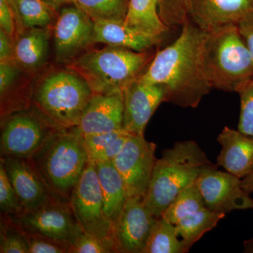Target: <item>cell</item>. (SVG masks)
I'll return each mask as SVG.
<instances>
[{
  "mask_svg": "<svg viewBox=\"0 0 253 253\" xmlns=\"http://www.w3.org/2000/svg\"><path fill=\"white\" fill-rule=\"evenodd\" d=\"M181 28L177 39L155 54L138 79L164 86L166 102L195 109L212 89L205 74L203 61L207 33L190 18Z\"/></svg>",
  "mask_w": 253,
  "mask_h": 253,
  "instance_id": "6da1fadb",
  "label": "cell"
},
{
  "mask_svg": "<svg viewBox=\"0 0 253 253\" xmlns=\"http://www.w3.org/2000/svg\"><path fill=\"white\" fill-rule=\"evenodd\" d=\"M211 165L196 141H177L156 160L144 202L149 212L161 217L183 190L194 183L205 168Z\"/></svg>",
  "mask_w": 253,
  "mask_h": 253,
  "instance_id": "7a4b0ae2",
  "label": "cell"
},
{
  "mask_svg": "<svg viewBox=\"0 0 253 253\" xmlns=\"http://www.w3.org/2000/svg\"><path fill=\"white\" fill-rule=\"evenodd\" d=\"M154 56L147 51L107 46L86 50L67 68L86 82L93 94H113L123 92L144 72Z\"/></svg>",
  "mask_w": 253,
  "mask_h": 253,
  "instance_id": "3957f363",
  "label": "cell"
},
{
  "mask_svg": "<svg viewBox=\"0 0 253 253\" xmlns=\"http://www.w3.org/2000/svg\"><path fill=\"white\" fill-rule=\"evenodd\" d=\"M204 72L212 89L236 92L253 78V61L237 25L207 33L203 53Z\"/></svg>",
  "mask_w": 253,
  "mask_h": 253,
  "instance_id": "277c9868",
  "label": "cell"
},
{
  "mask_svg": "<svg viewBox=\"0 0 253 253\" xmlns=\"http://www.w3.org/2000/svg\"><path fill=\"white\" fill-rule=\"evenodd\" d=\"M31 158L51 192L68 200L88 162L77 126L60 128Z\"/></svg>",
  "mask_w": 253,
  "mask_h": 253,
  "instance_id": "5b68a950",
  "label": "cell"
},
{
  "mask_svg": "<svg viewBox=\"0 0 253 253\" xmlns=\"http://www.w3.org/2000/svg\"><path fill=\"white\" fill-rule=\"evenodd\" d=\"M92 96L86 82L68 69L46 76L35 91L33 104L55 126L71 128L79 124Z\"/></svg>",
  "mask_w": 253,
  "mask_h": 253,
  "instance_id": "8992f818",
  "label": "cell"
},
{
  "mask_svg": "<svg viewBox=\"0 0 253 253\" xmlns=\"http://www.w3.org/2000/svg\"><path fill=\"white\" fill-rule=\"evenodd\" d=\"M59 129L38 110L9 115L1 124V156L33 158Z\"/></svg>",
  "mask_w": 253,
  "mask_h": 253,
  "instance_id": "52a82bcc",
  "label": "cell"
},
{
  "mask_svg": "<svg viewBox=\"0 0 253 253\" xmlns=\"http://www.w3.org/2000/svg\"><path fill=\"white\" fill-rule=\"evenodd\" d=\"M69 204L82 230L113 241L114 227L104 212L96 163L90 161L86 163L81 179L70 196Z\"/></svg>",
  "mask_w": 253,
  "mask_h": 253,
  "instance_id": "ba28073f",
  "label": "cell"
},
{
  "mask_svg": "<svg viewBox=\"0 0 253 253\" xmlns=\"http://www.w3.org/2000/svg\"><path fill=\"white\" fill-rule=\"evenodd\" d=\"M5 216L25 230L59 241L70 242L82 231L71 210L69 200L58 196L33 209L24 211L16 215Z\"/></svg>",
  "mask_w": 253,
  "mask_h": 253,
  "instance_id": "9c48e42d",
  "label": "cell"
},
{
  "mask_svg": "<svg viewBox=\"0 0 253 253\" xmlns=\"http://www.w3.org/2000/svg\"><path fill=\"white\" fill-rule=\"evenodd\" d=\"M156 144L144 135L131 134L113 163L122 176L128 197L144 199L154 170Z\"/></svg>",
  "mask_w": 253,
  "mask_h": 253,
  "instance_id": "30bf717a",
  "label": "cell"
},
{
  "mask_svg": "<svg viewBox=\"0 0 253 253\" xmlns=\"http://www.w3.org/2000/svg\"><path fill=\"white\" fill-rule=\"evenodd\" d=\"M206 207L224 213L253 209V199L241 186V179L227 172L217 170L212 164L200 173L196 181Z\"/></svg>",
  "mask_w": 253,
  "mask_h": 253,
  "instance_id": "8fae6325",
  "label": "cell"
},
{
  "mask_svg": "<svg viewBox=\"0 0 253 253\" xmlns=\"http://www.w3.org/2000/svg\"><path fill=\"white\" fill-rule=\"evenodd\" d=\"M94 23L78 6L61 10L54 29L56 59L71 63L94 43Z\"/></svg>",
  "mask_w": 253,
  "mask_h": 253,
  "instance_id": "7c38bea8",
  "label": "cell"
},
{
  "mask_svg": "<svg viewBox=\"0 0 253 253\" xmlns=\"http://www.w3.org/2000/svg\"><path fill=\"white\" fill-rule=\"evenodd\" d=\"M158 217H154L141 197H128L113 231L116 253H143Z\"/></svg>",
  "mask_w": 253,
  "mask_h": 253,
  "instance_id": "4fadbf2b",
  "label": "cell"
},
{
  "mask_svg": "<svg viewBox=\"0 0 253 253\" xmlns=\"http://www.w3.org/2000/svg\"><path fill=\"white\" fill-rule=\"evenodd\" d=\"M124 117L123 129L132 134L144 135L150 119L159 105L166 102L167 91L161 84H147L139 79L123 90Z\"/></svg>",
  "mask_w": 253,
  "mask_h": 253,
  "instance_id": "5bb4252c",
  "label": "cell"
},
{
  "mask_svg": "<svg viewBox=\"0 0 253 253\" xmlns=\"http://www.w3.org/2000/svg\"><path fill=\"white\" fill-rule=\"evenodd\" d=\"M0 162L24 211L38 207L56 196L49 189L32 158L1 156Z\"/></svg>",
  "mask_w": 253,
  "mask_h": 253,
  "instance_id": "9a60e30c",
  "label": "cell"
},
{
  "mask_svg": "<svg viewBox=\"0 0 253 253\" xmlns=\"http://www.w3.org/2000/svg\"><path fill=\"white\" fill-rule=\"evenodd\" d=\"M189 18L206 33L238 25L253 14V0H189Z\"/></svg>",
  "mask_w": 253,
  "mask_h": 253,
  "instance_id": "2e32d148",
  "label": "cell"
},
{
  "mask_svg": "<svg viewBox=\"0 0 253 253\" xmlns=\"http://www.w3.org/2000/svg\"><path fill=\"white\" fill-rule=\"evenodd\" d=\"M124 117L123 92L93 94L77 126L83 134L121 130Z\"/></svg>",
  "mask_w": 253,
  "mask_h": 253,
  "instance_id": "e0dca14e",
  "label": "cell"
},
{
  "mask_svg": "<svg viewBox=\"0 0 253 253\" xmlns=\"http://www.w3.org/2000/svg\"><path fill=\"white\" fill-rule=\"evenodd\" d=\"M221 149L217 165L244 179L253 171V137L225 126L217 136Z\"/></svg>",
  "mask_w": 253,
  "mask_h": 253,
  "instance_id": "ac0fdd59",
  "label": "cell"
},
{
  "mask_svg": "<svg viewBox=\"0 0 253 253\" xmlns=\"http://www.w3.org/2000/svg\"><path fill=\"white\" fill-rule=\"evenodd\" d=\"M94 23V43L144 51L162 41L127 27L124 21H101Z\"/></svg>",
  "mask_w": 253,
  "mask_h": 253,
  "instance_id": "d6986e66",
  "label": "cell"
},
{
  "mask_svg": "<svg viewBox=\"0 0 253 253\" xmlns=\"http://www.w3.org/2000/svg\"><path fill=\"white\" fill-rule=\"evenodd\" d=\"M106 217L116 226L127 194L124 181L112 161L96 163Z\"/></svg>",
  "mask_w": 253,
  "mask_h": 253,
  "instance_id": "ffe728a7",
  "label": "cell"
},
{
  "mask_svg": "<svg viewBox=\"0 0 253 253\" xmlns=\"http://www.w3.org/2000/svg\"><path fill=\"white\" fill-rule=\"evenodd\" d=\"M160 0H129L124 23L134 31L162 40L169 30L160 16Z\"/></svg>",
  "mask_w": 253,
  "mask_h": 253,
  "instance_id": "44dd1931",
  "label": "cell"
},
{
  "mask_svg": "<svg viewBox=\"0 0 253 253\" xmlns=\"http://www.w3.org/2000/svg\"><path fill=\"white\" fill-rule=\"evenodd\" d=\"M49 54V33L44 28H31L20 36L14 45V61L28 71L41 67Z\"/></svg>",
  "mask_w": 253,
  "mask_h": 253,
  "instance_id": "7402d4cb",
  "label": "cell"
},
{
  "mask_svg": "<svg viewBox=\"0 0 253 253\" xmlns=\"http://www.w3.org/2000/svg\"><path fill=\"white\" fill-rule=\"evenodd\" d=\"M131 134L124 129L83 134L88 161L94 163L113 162L122 151Z\"/></svg>",
  "mask_w": 253,
  "mask_h": 253,
  "instance_id": "603a6c76",
  "label": "cell"
},
{
  "mask_svg": "<svg viewBox=\"0 0 253 253\" xmlns=\"http://www.w3.org/2000/svg\"><path fill=\"white\" fill-rule=\"evenodd\" d=\"M225 215L224 213L214 212L205 207L181 218L174 225L178 236L190 251L204 234L215 228Z\"/></svg>",
  "mask_w": 253,
  "mask_h": 253,
  "instance_id": "cb8c5ba5",
  "label": "cell"
},
{
  "mask_svg": "<svg viewBox=\"0 0 253 253\" xmlns=\"http://www.w3.org/2000/svg\"><path fill=\"white\" fill-rule=\"evenodd\" d=\"M189 251L178 236L175 225L158 217L146 242L143 253H186Z\"/></svg>",
  "mask_w": 253,
  "mask_h": 253,
  "instance_id": "d4e9b609",
  "label": "cell"
},
{
  "mask_svg": "<svg viewBox=\"0 0 253 253\" xmlns=\"http://www.w3.org/2000/svg\"><path fill=\"white\" fill-rule=\"evenodd\" d=\"M206 207L196 181L183 190L166 208L161 217L175 224L181 218Z\"/></svg>",
  "mask_w": 253,
  "mask_h": 253,
  "instance_id": "484cf974",
  "label": "cell"
},
{
  "mask_svg": "<svg viewBox=\"0 0 253 253\" xmlns=\"http://www.w3.org/2000/svg\"><path fill=\"white\" fill-rule=\"evenodd\" d=\"M129 0H76V6L94 22L124 21Z\"/></svg>",
  "mask_w": 253,
  "mask_h": 253,
  "instance_id": "4316f807",
  "label": "cell"
},
{
  "mask_svg": "<svg viewBox=\"0 0 253 253\" xmlns=\"http://www.w3.org/2000/svg\"><path fill=\"white\" fill-rule=\"evenodd\" d=\"M17 6L24 29L45 28L51 23L47 4L42 0H17Z\"/></svg>",
  "mask_w": 253,
  "mask_h": 253,
  "instance_id": "83f0119b",
  "label": "cell"
},
{
  "mask_svg": "<svg viewBox=\"0 0 253 253\" xmlns=\"http://www.w3.org/2000/svg\"><path fill=\"white\" fill-rule=\"evenodd\" d=\"M116 253L113 241L101 239L82 230L69 242L68 253Z\"/></svg>",
  "mask_w": 253,
  "mask_h": 253,
  "instance_id": "f1b7e54d",
  "label": "cell"
},
{
  "mask_svg": "<svg viewBox=\"0 0 253 253\" xmlns=\"http://www.w3.org/2000/svg\"><path fill=\"white\" fill-rule=\"evenodd\" d=\"M0 228V253H30L27 241L21 231L2 214Z\"/></svg>",
  "mask_w": 253,
  "mask_h": 253,
  "instance_id": "f546056e",
  "label": "cell"
},
{
  "mask_svg": "<svg viewBox=\"0 0 253 253\" xmlns=\"http://www.w3.org/2000/svg\"><path fill=\"white\" fill-rule=\"evenodd\" d=\"M158 11L168 27L181 28L190 18L189 0H160Z\"/></svg>",
  "mask_w": 253,
  "mask_h": 253,
  "instance_id": "4dcf8cb0",
  "label": "cell"
},
{
  "mask_svg": "<svg viewBox=\"0 0 253 253\" xmlns=\"http://www.w3.org/2000/svg\"><path fill=\"white\" fill-rule=\"evenodd\" d=\"M11 222L24 236L27 241L30 253H68L69 242L68 241H59L36 233L30 232L19 227L12 221Z\"/></svg>",
  "mask_w": 253,
  "mask_h": 253,
  "instance_id": "1f68e13d",
  "label": "cell"
},
{
  "mask_svg": "<svg viewBox=\"0 0 253 253\" xmlns=\"http://www.w3.org/2000/svg\"><path fill=\"white\" fill-rule=\"evenodd\" d=\"M236 93L241 101L238 130L253 137V78L240 86Z\"/></svg>",
  "mask_w": 253,
  "mask_h": 253,
  "instance_id": "d6a6232c",
  "label": "cell"
},
{
  "mask_svg": "<svg viewBox=\"0 0 253 253\" xmlns=\"http://www.w3.org/2000/svg\"><path fill=\"white\" fill-rule=\"evenodd\" d=\"M0 210L3 215L13 216L24 211L17 194L11 185L4 166L0 162Z\"/></svg>",
  "mask_w": 253,
  "mask_h": 253,
  "instance_id": "836d02e7",
  "label": "cell"
},
{
  "mask_svg": "<svg viewBox=\"0 0 253 253\" xmlns=\"http://www.w3.org/2000/svg\"><path fill=\"white\" fill-rule=\"evenodd\" d=\"M20 67L15 61L0 62V96L4 101L11 92L19 74Z\"/></svg>",
  "mask_w": 253,
  "mask_h": 253,
  "instance_id": "e575fe53",
  "label": "cell"
},
{
  "mask_svg": "<svg viewBox=\"0 0 253 253\" xmlns=\"http://www.w3.org/2000/svg\"><path fill=\"white\" fill-rule=\"evenodd\" d=\"M0 27L11 38L17 29L14 12L6 0H0Z\"/></svg>",
  "mask_w": 253,
  "mask_h": 253,
  "instance_id": "d590c367",
  "label": "cell"
},
{
  "mask_svg": "<svg viewBox=\"0 0 253 253\" xmlns=\"http://www.w3.org/2000/svg\"><path fill=\"white\" fill-rule=\"evenodd\" d=\"M14 61V44L2 30H0V62Z\"/></svg>",
  "mask_w": 253,
  "mask_h": 253,
  "instance_id": "8d00e7d4",
  "label": "cell"
},
{
  "mask_svg": "<svg viewBox=\"0 0 253 253\" xmlns=\"http://www.w3.org/2000/svg\"><path fill=\"white\" fill-rule=\"evenodd\" d=\"M240 33L249 47L253 61V14L237 25Z\"/></svg>",
  "mask_w": 253,
  "mask_h": 253,
  "instance_id": "74e56055",
  "label": "cell"
},
{
  "mask_svg": "<svg viewBox=\"0 0 253 253\" xmlns=\"http://www.w3.org/2000/svg\"><path fill=\"white\" fill-rule=\"evenodd\" d=\"M8 4L11 6L13 12H14L15 19L16 22V31L19 36L24 33V28L23 27L22 23H21V18H20L19 14H18V6H17V0H6Z\"/></svg>",
  "mask_w": 253,
  "mask_h": 253,
  "instance_id": "f35d334b",
  "label": "cell"
},
{
  "mask_svg": "<svg viewBox=\"0 0 253 253\" xmlns=\"http://www.w3.org/2000/svg\"><path fill=\"white\" fill-rule=\"evenodd\" d=\"M241 186L249 194L253 193V171L244 179H241Z\"/></svg>",
  "mask_w": 253,
  "mask_h": 253,
  "instance_id": "ab89813d",
  "label": "cell"
},
{
  "mask_svg": "<svg viewBox=\"0 0 253 253\" xmlns=\"http://www.w3.org/2000/svg\"><path fill=\"white\" fill-rule=\"evenodd\" d=\"M43 1V0H42ZM48 4L54 6H59L66 4H73L76 5V0H46Z\"/></svg>",
  "mask_w": 253,
  "mask_h": 253,
  "instance_id": "60d3db41",
  "label": "cell"
},
{
  "mask_svg": "<svg viewBox=\"0 0 253 253\" xmlns=\"http://www.w3.org/2000/svg\"><path fill=\"white\" fill-rule=\"evenodd\" d=\"M244 252L246 253H253V238L246 240L244 242Z\"/></svg>",
  "mask_w": 253,
  "mask_h": 253,
  "instance_id": "b9f144b4",
  "label": "cell"
},
{
  "mask_svg": "<svg viewBox=\"0 0 253 253\" xmlns=\"http://www.w3.org/2000/svg\"></svg>",
  "mask_w": 253,
  "mask_h": 253,
  "instance_id": "7bdbcfd3",
  "label": "cell"
}]
</instances>
